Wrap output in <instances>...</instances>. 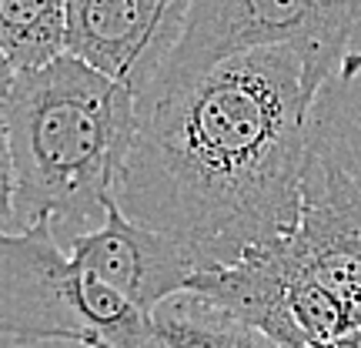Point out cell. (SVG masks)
Returning a JSON list of instances; mask_svg holds the SVG:
<instances>
[{"label":"cell","instance_id":"obj_11","mask_svg":"<svg viewBox=\"0 0 361 348\" xmlns=\"http://www.w3.org/2000/svg\"><path fill=\"white\" fill-rule=\"evenodd\" d=\"M0 232H17V218H13V161L4 117H0Z\"/></svg>","mask_w":361,"mask_h":348},{"label":"cell","instance_id":"obj_5","mask_svg":"<svg viewBox=\"0 0 361 348\" xmlns=\"http://www.w3.org/2000/svg\"><path fill=\"white\" fill-rule=\"evenodd\" d=\"M191 0H67V54L141 101L184 37Z\"/></svg>","mask_w":361,"mask_h":348},{"label":"cell","instance_id":"obj_12","mask_svg":"<svg viewBox=\"0 0 361 348\" xmlns=\"http://www.w3.org/2000/svg\"><path fill=\"white\" fill-rule=\"evenodd\" d=\"M13 84H17V67L11 64V57H7V54L0 51V104L11 97Z\"/></svg>","mask_w":361,"mask_h":348},{"label":"cell","instance_id":"obj_8","mask_svg":"<svg viewBox=\"0 0 361 348\" xmlns=\"http://www.w3.org/2000/svg\"><path fill=\"white\" fill-rule=\"evenodd\" d=\"M311 157L361 191V51H351L311 111Z\"/></svg>","mask_w":361,"mask_h":348},{"label":"cell","instance_id":"obj_2","mask_svg":"<svg viewBox=\"0 0 361 348\" xmlns=\"http://www.w3.org/2000/svg\"><path fill=\"white\" fill-rule=\"evenodd\" d=\"M13 161L17 232L54 221V234L97 232L117 201L137 134L134 90L61 54L17 74L0 104Z\"/></svg>","mask_w":361,"mask_h":348},{"label":"cell","instance_id":"obj_9","mask_svg":"<svg viewBox=\"0 0 361 348\" xmlns=\"http://www.w3.org/2000/svg\"><path fill=\"white\" fill-rule=\"evenodd\" d=\"M0 51L17 74L67 54V0H0Z\"/></svg>","mask_w":361,"mask_h":348},{"label":"cell","instance_id":"obj_1","mask_svg":"<svg viewBox=\"0 0 361 348\" xmlns=\"http://www.w3.org/2000/svg\"><path fill=\"white\" fill-rule=\"evenodd\" d=\"M318 94L301 54L268 47L141 101L117 208L184 245L201 271L291 234Z\"/></svg>","mask_w":361,"mask_h":348},{"label":"cell","instance_id":"obj_10","mask_svg":"<svg viewBox=\"0 0 361 348\" xmlns=\"http://www.w3.org/2000/svg\"><path fill=\"white\" fill-rule=\"evenodd\" d=\"M157 338L164 348H284L264 332L245 322H234L201 301H174L161 305L154 315Z\"/></svg>","mask_w":361,"mask_h":348},{"label":"cell","instance_id":"obj_6","mask_svg":"<svg viewBox=\"0 0 361 348\" xmlns=\"http://www.w3.org/2000/svg\"><path fill=\"white\" fill-rule=\"evenodd\" d=\"M67 255L147 315H157L161 305L184 295L188 282L201 271L188 248L134 224L117 201L107 208V218L97 232L71 241Z\"/></svg>","mask_w":361,"mask_h":348},{"label":"cell","instance_id":"obj_13","mask_svg":"<svg viewBox=\"0 0 361 348\" xmlns=\"http://www.w3.org/2000/svg\"><path fill=\"white\" fill-rule=\"evenodd\" d=\"M301 348H355L348 338H341V342H305Z\"/></svg>","mask_w":361,"mask_h":348},{"label":"cell","instance_id":"obj_4","mask_svg":"<svg viewBox=\"0 0 361 348\" xmlns=\"http://www.w3.org/2000/svg\"><path fill=\"white\" fill-rule=\"evenodd\" d=\"M358 24L361 0H191L184 37L141 101L184 88L238 54L268 47L298 51L324 88L351 54Z\"/></svg>","mask_w":361,"mask_h":348},{"label":"cell","instance_id":"obj_3","mask_svg":"<svg viewBox=\"0 0 361 348\" xmlns=\"http://www.w3.org/2000/svg\"><path fill=\"white\" fill-rule=\"evenodd\" d=\"M0 332L24 345L164 348L154 315L80 268L47 218L24 232H0Z\"/></svg>","mask_w":361,"mask_h":348},{"label":"cell","instance_id":"obj_14","mask_svg":"<svg viewBox=\"0 0 361 348\" xmlns=\"http://www.w3.org/2000/svg\"><path fill=\"white\" fill-rule=\"evenodd\" d=\"M348 342H351V345H355V348H361V332H355V335H348Z\"/></svg>","mask_w":361,"mask_h":348},{"label":"cell","instance_id":"obj_7","mask_svg":"<svg viewBox=\"0 0 361 348\" xmlns=\"http://www.w3.org/2000/svg\"><path fill=\"white\" fill-rule=\"evenodd\" d=\"M281 245L295 268L348 301L361 292V191L341 171L311 157L301 218Z\"/></svg>","mask_w":361,"mask_h":348}]
</instances>
